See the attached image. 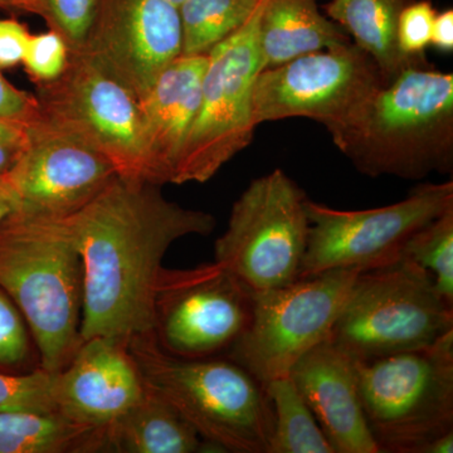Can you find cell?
<instances>
[{
    "label": "cell",
    "mask_w": 453,
    "mask_h": 453,
    "mask_svg": "<svg viewBox=\"0 0 453 453\" xmlns=\"http://www.w3.org/2000/svg\"><path fill=\"white\" fill-rule=\"evenodd\" d=\"M40 116L35 95L12 85L0 71V118L29 122Z\"/></svg>",
    "instance_id": "4dcf8cb0"
},
{
    "label": "cell",
    "mask_w": 453,
    "mask_h": 453,
    "mask_svg": "<svg viewBox=\"0 0 453 453\" xmlns=\"http://www.w3.org/2000/svg\"><path fill=\"white\" fill-rule=\"evenodd\" d=\"M98 0H41L40 17L65 38L71 50H81L96 17Z\"/></svg>",
    "instance_id": "4316f807"
},
{
    "label": "cell",
    "mask_w": 453,
    "mask_h": 453,
    "mask_svg": "<svg viewBox=\"0 0 453 453\" xmlns=\"http://www.w3.org/2000/svg\"><path fill=\"white\" fill-rule=\"evenodd\" d=\"M31 35L19 20L0 18V71L22 64Z\"/></svg>",
    "instance_id": "1f68e13d"
},
{
    "label": "cell",
    "mask_w": 453,
    "mask_h": 453,
    "mask_svg": "<svg viewBox=\"0 0 453 453\" xmlns=\"http://www.w3.org/2000/svg\"><path fill=\"white\" fill-rule=\"evenodd\" d=\"M252 294L222 265L163 268L155 300V336L164 350L184 359L231 349L251 320Z\"/></svg>",
    "instance_id": "7c38bea8"
},
{
    "label": "cell",
    "mask_w": 453,
    "mask_h": 453,
    "mask_svg": "<svg viewBox=\"0 0 453 453\" xmlns=\"http://www.w3.org/2000/svg\"><path fill=\"white\" fill-rule=\"evenodd\" d=\"M56 372L41 369L31 374L0 372V413L11 411H57Z\"/></svg>",
    "instance_id": "484cf974"
},
{
    "label": "cell",
    "mask_w": 453,
    "mask_h": 453,
    "mask_svg": "<svg viewBox=\"0 0 453 453\" xmlns=\"http://www.w3.org/2000/svg\"><path fill=\"white\" fill-rule=\"evenodd\" d=\"M453 208V181L422 184L403 201L365 211L306 201L308 243L300 277L336 268L372 270L402 257L407 241Z\"/></svg>",
    "instance_id": "8fae6325"
},
{
    "label": "cell",
    "mask_w": 453,
    "mask_h": 453,
    "mask_svg": "<svg viewBox=\"0 0 453 453\" xmlns=\"http://www.w3.org/2000/svg\"><path fill=\"white\" fill-rule=\"evenodd\" d=\"M453 452V429L432 440L426 445L422 453H452Z\"/></svg>",
    "instance_id": "e575fe53"
},
{
    "label": "cell",
    "mask_w": 453,
    "mask_h": 453,
    "mask_svg": "<svg viewBox=\"0 0 453 453\" xmlns=\"http://www.w3.org/2000/svg\"><path fill=\"white\" fill-rule=\"evenodd\" d=\"M166 2L172 3L173 5H175V7H180L181 3L184 2V0H166Z\"/></svg>",
    "instance_id": "74e56055"
},
{
    "label": "cell",
    "mask_w": 453,
    "mask_h": 453,
    "mask_svg": "<svg viewBox=\"0 0 453 453\" xmlns=\"http://www.w3.org/2000/svg\"><path fill=\"white\" fill-rule=\"evenodd\" d=\"M29 122L0 118V175L11 170L25 150Z\"/></svg>",
    "instance_id": "d6a6232c"
},
{
    "label": "cell",
    "mask_w": 453,
    "mask_h": 453,
    "mask_svg": "<svg viewBox=\"0 0 453 453\" xmlns=\"http://www.w3.org/2000/svg\"><path fill=\"white\" fill-rule=\"evenodd\" d=\"M28 335L13 300L0 290V365H16L28 354Z\"/></svg>",
    "instance_id": "f546056e"
},
{
    "label": "cell",
    "mask_w": 453,
    "mask_h": 453,
    "mask_svg": "<svg viewBox=\"0 0 453 453\" xmlns=\"http://www.w3.org/2000/svg\"><path fill=\"white\" fill-rule=\"evenodd\" d=\"M70 58V47L59 33L50 31L31 35L27 46L25 65L27 73L37 85L58 79Z\"/></svg>",
    "instance_id": "83f0119b"
},
{
    "label": "cell",
    "mask_w": 453,
    "mask_h": 453,
    "mask_svg": "<svg viewBox=\"0 0 453 453\" xmlns=\"http://www.w3.org/2000/svg\"><path fill=\"white\" fill-rule=\"evenodd\" d=\"M273 413L268 453H335L290 374L264 384Z\"/></svg>",
    "instance_id": "603a6c76"
},
{
    "label": "cell",
    "mask_w": 453,
    "mask_h": 453,
    "mask_svg": "<svg viewBox=\"0 0 453 453\" xmlns=\"http://www.w3.org/2000/svg\"><path fill=\"white\" fill-rule=\"evenodd\" d=\"M144 395L138 366L115 340H82L70 363L56 372L57 411L86 427H109Z\"/></svg>",
    "instance_id": "2e32d148"
},
{
    "label": "cell",
    "mask_w": 453,
    "mask_h": 453,
    "mask_svg": "<svg viewBox=\"0 0 453 453\" xmlns=\"http://www.w3.org/2000/svg\"><path fill=\"white\" fill-rule=\"evenodd\" d=\"M402 256L427 271L438 294L453 308V208L418 229Z\"/></svg>",
    "instance_id": "d4e9b609"
},
{
    "label": "cell",
    "mask_w": 453,
    "mask_h": 453,
    "mask_svg": "<svg viewBox=\"0 0 453 453\" xmlns=\"http://www.w3.org/2000/svg\"><path fill=\"white\" fill-rule=\"evenodd\" d=\"M414 0H332L327 17L338 23L357 49L366 53L389 81L408 65L427 59L410 58L398 46V22L402 12Z\"/></svg>",
    "instance_id": "44dd1931"
},
{
    "label": "cell",
    "mask_w": 453,
    "mask_h": 453,
    "mask_svg": "<svg viewBox=\"0 0 453 453\" xmlns=\"http://www.w3.org/2000/svg\"><path fill=\"white\" fill-rule=\"evenodd\" d=\"M264 0H184L179 7L181 55H208L241 28Z\"/></svg>",
    "instance_id": "cb8c5ba5"
},
{
    "label": "cell",
    "mask_w": 453,
    "mask_h": 453,
    "mask_svg": "<svg viewBox=\"0 0 453 453\" xmlns=\"http://www.w3.org/2000/svg\"><path fill=\"white\" fill-rule=\"evenodd\" d=\"M118 175L111 162L70 131L38 116L28 142L0 184L13 211L65 219L80 210Z\"/></svg>",
    "instance_id": "5bb4252c"
},
{
    "label": "cell",
    "mask_w": 453,
    "mask_h": 453,
    "mask_svg": "<svg viewBox=\"0 0 453 453\" xmlns=\"http://www.w3.org/2000/svg\"><path fill=\"white\" fill-rule=\"evenodd\" d=\"M35 97L41 118L94 146L118 175L148 180L139 97L104 65L70 50L64 73L38 85Z\"/></svg>",
    "instance_id": "30bf717a"
},
{
    "label": "cell",
    "mask_w": 453,
    "mask_h": 453,
    "mask_svg": "<svg viewBox=\"0 0 453 453\" xmlns=\"http://www.w3.org/2000/svg\"><path fill=\"white\" fill-rule=\"evenodd\" d=\"M366 425L380 452L422 453L453 429V332L417 350L356 360Z\"/></svg>",
    "instance_id": "5b68a950"
},
{
    "label": "cell",
    "mask_w": 453,
    "mask_h": 453,
    "mask_svg": "<svg viewBox=\"0 0 453 453\" xmlns=\"http://www.w3.org/2000/svg\"><path fill=\"white\" fill-rule=\"evenodd\" d=\"M264 2L238 31L208 52L198 111L170 183H205L251 144L257 127L253 86L264 70L257 38Z\"/></svg>",
    "instance_id": "ba28073f"
},
{
    "label": "cell",
    "mask_w": 453,
    "mask_h": 453,
    "mask_svg": "<svg viewBox=\"0 0 453 453\" xmlns=\"http://www.w3.org/2000/svg\"><path fill=\"white\" fill-rule=\"evenodd\" d=\"M105 451V429L71 421L58 411L0 413V453Z\"/></svg>",
    "instance_id": "7402d4cb"
},
{
    "label": "cell",
    "mask_w": 453,
    "mask_h": 453,
    "mask_svg": "<svg viewBox=\"0 0 453 453\" xmlns=\"http://www.w3.org/2000/svg\"><path fill=\"white\" fill-rule=\"evenodd\" d=\"M359 273L336 268L255 295L251 320L229 359L262 384L290 374L301 357L330 340Z\"/></svg>",
    "instance_id": "9c48e42d"
},
{
    "label": "cell",
    "mask_w": 453,
    "mask_h": 453,
    "mask_svg": "<svg viewBox=\"0 0 453 453\" xmlns=\"http://www.w3.org/2000/svg\"><path fill=\"white\" fill-rule=\"evenodd\" d=\"M14 210L13 202L9 196L7 190L0 184V220L8 216Z\"/></svg>",
    "instance_id": "8d00e7d4"
},
{
    "label": "cell",
    "mask_w": 453,
    "mask_h": 453,
    "mask_svg": "<svg viewBox=\"0 0 453 453\" xmlns=\"http://www.w3.org/2000/svg\"><path fill=\"white\" fill-rule=\"evenodd\" d=\"M0 8L18 9L40 16L41 0H0Z\"/></svg>",
    "instance_id": "d590c367"
},
{
    "label": "cell",
    "mask_w": 453,
    "mask_h": 453,
    "mask_svg": "<svg viewBox=\"0 0 453 453\" xmlns=\"http://www.w3.org/2000/svg\"><path fill=\"white\" fill-rule=\"evenodd\" d=\"M437 11L429 0H414L403 9L398 22V46L410 58L426 57L431 46L432 28Z\"/></svg>",
    "instance_id": "f1b7e54d"
},
{
    "label": "cell",
    "mask_w": 453,
    "mask_h": 453,
    "mask_svg": "<svg viewBox=\"0 0 453 453\" xmlns=\"http://www.w3.org/2000/svg\"><path fill=\"white\" fill-rule=\"evenodd\" d=\"M142 98L181 56L179 8L166 0H98L81 50Z\"/></svg>",
    "instance_id": "9a60e30c"
},
{
    "label": "cell",
    "mask_w": 453,
    "mask_h": 453,
    "mask_svg": "<svg viewBox=\"0 0 453 453\" xmlns=\"http://www.w3.org/2000/svg\"><path fill=\"white\" fill-rule=\"evenodd\" d=\"M257 38L264 70L351 43L347 32L321 13L318 0H265Z\"/></svg>",
    "instance_id": "d6986e66"
},
{
    "label": "cell",
    "mask_w": 453,
    "mask_h": 453,
    "mask_svg": "<svg viewBox=\"0 0 453 453\" xmlns=\"http://www.w3.org/2000/svg\"><path fill=\"white\" fill-rule=\"evenodd\" d=\"M325 129L366 177L452 174L453 74L414 62Z\"/></svg>",
    "instance_id": "7a4b0ae2"
},
{
    "label": "cell",
    "mask_w": 453,
    "mask_h": 453,
    "mask_svg": "<svg viewBox=\"0 0 453 453\" xmlns=\"http://www.w3.org/2000/svg\"><path fill=\"white\" fill-rule=\"evenodd\" d=\"M290 377L335 453H380L366 425L353 357L327 340L301 357Z\"/></svg>",
    "instance_id": "e0dca14e"
},
{
    "label": "cell",
    "mask_w": 453,
    "mask_h": 453,
    "mask_svg": "<svg viewBox=\"0 0 453 453\" xmlns=\"http://www.w3.org/2000/svg\"><path fill=\"white\" fill-rule=\"evenodd\" d=\"M383 81L377 65L353 42L309 53L258 73L253 86V121L258 127L306 118L327 127Z\"/></svg>",
    "instance_id": "4fadbf2b"
},
{
    "label": "cell",
    "mask_w": 453,
    "mask_h": 453,
    "mask_svg": "<svg viewBox=\"0 0 453 453\" xmlns=\"http://www.w3.org/2000/svg\"><path fill=\"white\" fill-rule=\"evenodd\" d=\"M204 443L196 428L150 390L138 404L105 428V451L124 453H192Z\"/></svg>",
    "instance_id": "ffe728a7"
},
{
    "label": "cell",
    "mask_w": 453,
    "mask_h": 453,
    "mask_svg": "<svg viewBox=\"0 0 453 453\" xmlns=\"http://www.w3.org/2000/svg\"><path fill=\"white\" fill-rule=\"evenodd\" d=\"M145 388L187 419L220 452L268 453L273 413L264 384L234 360L184 359L164 350L155 334L125 344Z\"/></svg>",
    "instance_id": "277c9868"
},
{
    "label": "cell",
    "mask_w": 453,
    "mask_h": 453,
    "mask_svg": "<svg viewBox=\"0 0 453 453\" xmlns=\"http://www.w3.org/2000/svg\"><path fill=\"white\" fill-rule=\"evenodd\" d=\"M431 46L443 53L453 50V11L446 9L436 14L432 28Z\"/></svg>",
    "instance_id": "836d02e7"
},
{
    "label": "cell",
    "mask_w": 453,
    "mask_h": 453,
    "mask_svg": "<svg viewBox=\"0 0 453 453\" xmlns=\"http://www.w3.org/2000/svg\"><path fill=\"white\" fill-rule=\"evenodd\" d=\"M306 201L281 169L255 179L232 207L225 234L214 244V262L253 295L296 281L308 243Z\"/></svg>",
    "instance_id": "52a82bcc"
},
{
    "label": "cell",
    "mask_w": 453,
    "mask_h": 453,
    "mask_svg": "<svg viewBox=\"0 0 453 453\" xmlns=\"http://www.w3.org/2000/svg\"><path fill=\"white\" fill-rule=\"evenodd\" d=\"M453 332V308L410 258L357 273L330 342L354 360L434 344Z\"/></svg>",
    "instance_id": "8992f818"
},
{
    "label": "cell",
    "mask_w": 453,
    "mask_h": 453,
    "mask_svg": "<svg viewBox=\"0 0 453 453\" xmlns=\"http://www.w3.org/2000/svg\"><path fill=\"white\" fill-rule=\"evenodd\" d=\"M207 55L179 56L140 98L148 180L170 183L198 111Z\"/></svg>",
    "instance_id": "ac0fdd59"
},
{
    "label": "cell",
    "mask_w": 453,
    "mask_h": 453,
    "mask_svg": "<svg viewBox=\"0 0 453 453\" xmlns=\"http://www.w3.org/2000/svg\"><path fill=\"white\" fill-rule=\"evenodd\" d=\"M0 290L19 309L41 354L58 372L81 344L82 264L64 219L12 211L0 220Z\"/></svg>",
    "instance_id": "3957f363"
},
{
    "label": "cell",
    "mask_w": 453,
    "mask_h": 453,
    "mask_svg": "<svg viewBox=\"0 0 453 453\" xmlns=\"http://www.w3.org/2000/svg\"><path fill=\"white\" fill-rule=\"evenodd\" d=\"M159 184L116 175L80 210L65 217L82 264L80 338L127 344L155 334V300L170 247L208 235L216 219L169 201Z\"/></svg>",
    "instance_id": "6da1fadb"
}]
</instances>
